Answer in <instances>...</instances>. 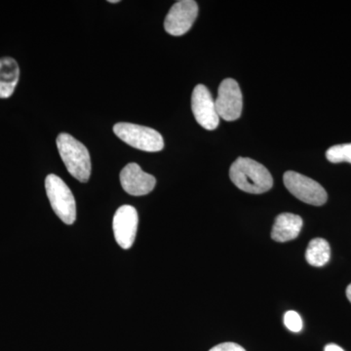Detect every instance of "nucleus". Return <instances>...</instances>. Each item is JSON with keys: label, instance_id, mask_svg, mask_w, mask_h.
<instances>
[{"label": "nucleus", "instance_id": "obj_1", "mask_svg": "<svg viewBox=\"0 0 351 351\" xmlns=\"http://www.w3.org/2000/svg\"><path fill=\"white\" fill-rule=\"evenodd\" d=\"M230 180L245 193L261 195L274 186V179L269 170L254 159L239 157L230 169Z\"/></svg>", "mask_w": 351, "mask_h": 351}, {"label": "nucleus", "instance_id": "obj_2", "mask_svg": "<svg viewBox=\"0 0 351 351\" xmlns=\"http://www.w3.org/2000/svg\"><path fill=\"white\" fill-rule=\"evenodd\" d=\"M57 147L69 174L82 182H87L91 175V158L87 147L69 134L57 138Z\"/></svg>", "mask_w": 351, "mask_h": 351}, {"label": "nucleus", "instance_id": "obj_3", "mask_svg": "<svg viewBox=\"0 0 351 351\" xmlns=\"http://www.w3.org/2000/svg\"><path fill=\"white\" fill-rule=\"evenodd\" d=\"M45 189L53 211L66 225H73L76 219L75 197L66 182L54 174L48 175Z\"/></svg>", "mask_w": 351, "mask_h": 351}, {"label": "nucleus", "instance_id": "obj_4", "mask_svg": "<svg viewBox=\"0 0 351 351\" xmlns=\"http://www.w3.org/2000/svg\"><path fill=\"white\" fill-rule=\"evenodd\" d=\"M113 132L120 140L140 151L156 152L164 149L162 136L149 127L120 122L113 126Z\"/></svg>", "mask_w": 351, "mask_h": 351}, {"label": "nucleus", "instance_id": "obj_5", "mask_svg": "<svg viewBox=\"0 0 351 351\" xmlns=\"http://www.w3.org/2000/svg\"><path fill=\"white\" fill-rule=\"evenodd\" d=\"M284 184L289 193H292L298 199L314 206H321L325 204L328 195L322 186L311 178L288 171L283 176Z\"/></svg>", "mask_w": 351, "mask_h": 351}, {"label": "nucleus", "instance_id": "obj_6", "mask_svg": "<svg viewBox=\"0 0 351 351\" xmlns=\"http://www.w3.org/2000/svg\"><path fill=\"white\" fill-rule=\"evenodd\" d=\"M217 112L221 119L234 121L241 117L243 98L239 83L232 78H226L219 87L216 100Z\"/></svg>", "mask_w": 351, "mask_h": 351}, {"label": "nucleus", "instance_id": "obj_7", "mask_svg": "<svg viewBox=\"0 0 351 351\" xmlns=\"http://www.w3.org/2000/svg\"><path fill=\"white\" fill-rule=\"evenodd\" d=\"M198 15V5L193 0L176 2L164 22L165 31L171 36H184L195 24Z\"/></svg>", "mask_w": 351, "mask_h": 351}, {"label": "nucleus", "instance_id": "obj_8", "mask_svg": "<svg viewBox=\"0 0 351 351\" xmlns=\"http://www.w3.org/2000/svg\"><path fill=\"white\" fill-rule=\"evenodd\" d=\"M191 108L196 121L206 130H215L219 124L216 103L205 85L198 84L191 96Z\"/></svg>", "mask_w": 351, "mask_h": 351}, {"label": "nucleus", "instance_id": "obj_9", "mask_svg": "<svg viewBox=\"0 0 351 351\" xmlns=\"http://www.w3.org/2000/svg\"><path fill=\"white\" fill-rule=\"evenodd\" d=\"M138 225L137 210L130 205H123L115 212L112 228L115 240L123 249H130L135 241Z\"/></svg>", "mask_w": 351, "mask_h": 351}, {"label": "nucleus", "instance_id": "obj_10", "mask_svg": "<svg viewBox=\"0 0 351 351\" xmlns=\"http://www.w3.org/2000/svg\"><path fill=\"white\" fill-rule=\"evenodd\" d=\"M120 182L128 195L142 196L154 191L156 180L154 176L144 172L137 163H129L120 173Z\"/></svg>", "mask_w": 351, "mask_h": 351}, {"label": "nucleus", "instance_id": "obj_11", "mask_svg": "<svg viewBox=\"0 0 351 351\" xmlns=\"http://www.w3.org/2000/svg\"><path fill=\"white\" fill-rule=\"evenodd\" d=\"M302 219L298 215L283 213L278 215L271 230V239L276 242H287L297 239L302 228Z\"/></svg>", "mask_w": 351, "mask_h": 351}, {"label": "nucleus", "instance_id": "obj_12", "mask_svg": "<svg viewBox=\"0 0 351 351\" xmlns=\"http://www.w3.org/2000/svg\"><path fill=\"white\" fill-rule=\"evenodd\" d=\"M20 68L15 59L4 57L0 59V99L12 96L19 82Z\"/></svg>", "mask_w": 351, "mask_h": 351}, {"label": "nucleus", "instance_id": "obj_13", "mask_svg": "<svg viewBox=\"0 0 351 351\" xmlns=\"http://www.w3.org/2000/svg\"><path fill=\"white\" fill-rule=\"evenodd\" d=\"M331 257V248L326 240L314 239L309 242L306 252L307 263L313 267H320L326 265Z\"/></svg>", "mask_w": 351, "mask_h": 351}, {"label": "nucleus", "instance_id": "obj_14", "mask_svg": "<svg viewBox=\"0 0 351 351\" xmlns=\"http://www.w3.org/2000/svg\"><path fill=\"white\" fill-rule=\"evenodd\" d=\"M326 157L332 163L351 164V144L336 145L330 147L326 152Z\"/></svg>", "mask_w": 351, "mask_h": 351}, {"label": "nucleus", "instance_id": "obj_15", "mask_svg": "<svg viewBox=\"0 0 351 351\" xmlns=\"http://www.w3.org/2000/svg\"><path fill=\"white\" fill-rule=\"evenodd\" d=\"M284 324L291 332H299L302 329V320L301 316L295 311H287L284 315Z\"/></svg>", "mask_w": 351, "mask_h": 351}, {"label": "nucleus", "instance_id": "obj_16", "mask_svg": "<svg viewBox=\"0 0 351 351\" xmlns=\"http://www.w3.org/2000/svg\"><path fill=\"white\" fill-rule=\"evenodd\" d=\"M209 351H246L241 346L235 343H223L214 346Z\"/></svg>", "mask_w": 351, "mask_h": 351}, {"label": "nucleus", "instance_id": "obj_17", "mask_svg": "<svg viewBox=\"0 0 351 351\" xmlns=\"http://www.w3.org/2000/svg\"><path fill=\"white\" fill-rule=\"evenodd\" d=\"M324 351H345V350H343V348H341V346L335 345V343H330V345L325 346Z\"/></svg>", "mask_w": 351, "mask_h": 351}, {"label": "nucleus", "instance_id": "obj_18", "mask_svg": "<svg viewBox=\"0 0 351 351\" xmlns=\"http://www.w3.org/2000/svg\"><path fill=\"white\" fill-rule=\"evenodd\" d=\"M346 297H348V301L351 302V284L346 288Z\"/></svg>", "mask_w": 351, "mask_h": 351}, {"label": "nucleus", "instance_id": "obj_19", "mask_svg": "<svg viewBox=\"0 0 351 351\" xmlns=\"http://www.w3.org/2000/svg\"><path fill=\"white\" fill-rule=\"evenodd\" d=\"M110 3H119V0H110Z\"/></svg>", "mask_w": 351, "mask_h": 351}]
</instances>
